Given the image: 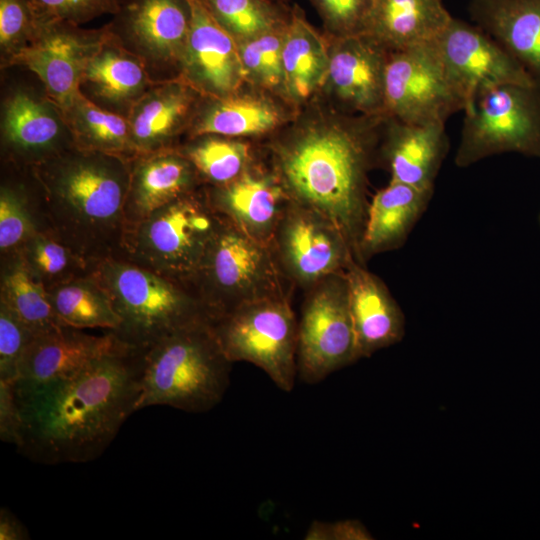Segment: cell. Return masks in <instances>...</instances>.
<instances>
[{"label":"cell","instance_id":"27","mask_svg":"<svg viewBox=\"0 0 540 540\" xmlns=\"http://www.w3.org/2000/svg\"><path fill=\"white\" fill-rule=\"evenodd\" d=\"M452 18L442 0H373L363 34L399 50L436 40Z\"/></svg>","mask_w":540,"mask_h":540},{"label":"cell","instance_id":"26","mask_svg":"<svg viewBox=\"0 0 540 540\" xmlns=\"http://www.w3.org/2000/svg\"><path fill=\"white\" fill-rule=\"evenodd\" d=\"M65 132L69 130L51 101H39L21 91L6 101L3 140L11 151L30 159L34 165L70 148L63 147Z\"/></svg>","mask_w":540,"mask_h":540},{"label":"cell","instance_id":"19","mask_svg":"<svg viewBox=\"0 0 540 540\" xmlns=\"http://www.w3.org/2000/svg\"><path fill=\"white\" fill-rule=\"evenodd\" d=\"M345 276L358 360L399 343L405 335V317L385 283L358 261L350 264Z\"/></svg>","mask_w":540,"mask_h":540},{"label":"cell","instance_id":"42","mask_svg":"<svg viewBox=\"0 0 540 540\" xmlns=\"http://www.w3.org/2000/svg\"><path fill=\"white\" fill-rule=\"evenodd\" d=\"M341 37L363 34L373 0H314Z\"/></svg>","mask_w":540,"mask_h":540},{"label":"cell","instance_id":"34","mask_svg":"<svg viewBox=\"0 0 540 540\" xmlns=\"http://www.w3.org/2000/svg\"><path fill=\"white\" fill-rule=\"evenodd\" d=\"M279 121L277 111L250 97H226L214 104L197 122L195 136L239 137L264 133Z\"/></svg>","mask_w":540,"mask_h":540},{"label":"cell","instance_id":"22","mask_svg":"<svg viewBox=\"0 0 540 540\" xmlns=\"http://www.w3.org/2000/svg\"><path fill=\"white\" fill-rule=\"evenodd\" d=\"M196 173L184 154L170 149L133 159L125 202L127 229L155 210L193 192Z\"/></svg>","mask_w":540,"mask_h":540},{"label":"cell","instance_id":"24","mask_svg":"<svg viewBox=\"0 0 540 540\" xmlns=\"http://www.w3.org/2000/svg\"><path fill=\"white\" fill-rule=\"evenodd\" d=\"M391 120L383 155L390 181L433 190L435 179L449 150L445 124L417 125Z\"/></svg>","mask_w":540,"mask_h":540},{"label":"cell","instance_id":"45","mask_svg":"<svg viewBox=\"0 0 540 540\" xmlns=\"http://www.w3.org/2000/svg\"><path fill=\"white\" fill-rule=\"evenodd\" d=\"M0 539L26 540L29 533L22 522L7 508L0 511Z\"/></svg>","mask_w":540,"mask_h":540},{"label":"cell","instance_id":"30","mask_svg":"<svg viewBox=\"0 0 540 540\" xmlns=\"http://www.w3.org/2000/svg\"><path fill=\"white\" fill-rule=\"evenodd\" d=\"M322 38L295 12L284 28L283 83L297 99L309 97L328 75L330 54Z\"/></svg>","mask_w":540,"mask_h":540},{"label":"cell","instance_id":"33","mask_svg":"<svg viewBox=\"0 0 540 540\" xmlns=\"http://www.w3.org/2000/svg\"><path fill=\"white\" fill-rule=\"evenodd\" d=\"M34 277L48 290L88 276L93 266L49 229L38 230L17 250Z\"/></svg>","mask_w":540,"mask_h":540},{"label":"cell","instance_id":"17","mask_svg":"<svg viewBox=\"0 0 540 540\" xmlns=\"http://www.w3.org/2000/svg\"><path fill=\"white\" fill-rule=\"evenodd\" d=\"M121 343L111 331L95 336L69 326L35 336L23 355L14 388L32 389L67 379Z\"/></svg>","mask_w":540,"mask_h":540},{"label":"cell","instance_id":"32","mask_svg":"<svg viewBox=\"0 0 540 540\" xmlns=\"http://www.w3.org/2000/svg\"><path fill=\"white\" fill-rule=\"evenodd\" d=\"M47 291L57 318L65 326L108 331H115L120 326V317L110 297L91 274Z\"/></svg>","mask_w":540,"mask_h":540},{"label":"cell","instance_id":"38","mask_svg":"<svg viewBox=\"0 0 540 540\" xmlns=\"http://www.w3.org/2000/svg\"><path fill=\"white\" fill-rule=\"evenodd\" d=\"M40 230L30 211L28 200L20 192L2 186L0 191L1 255L19 250Z\"/></svg>","mask_w":540,"mask_h":540},{"label":"cell","instance_id":"46","mask_svg":"<svg viewBox=\"0 0 540 540\" xmlns=\"http://www.w3.org/2000/svg\"><path fill=\"white\" fill-rule=\"evenodd\" d=\"M538 221H539V225H540V213H539Z\"/></svg>","mask_w":540,"mask_h":540},{"label":"cell","instance_id":"11","mask_svg":"<svg viewBox=\"0 0 540 540\" xmlns=\"http://www.w3.org/2000/svg\"><path fill=\"white\" fill-rule=\"evenodd\" d=\"M463 109L436 40L389 51L384 73L386 117L417 125L445 124Z\"/></svg>","mask_w":540,"mask_h":540},{"label":"cell","instance_id":"16","mask_svg":"<svg viewBox=\"0 0 540 540\" xmlns=\"http://www.w3.org/2000/svg\"><path fill=\"white\" fill-rule=\"evenodd\" d=\"M191 20L181 60L185 77L202 91L227 97L247 75L234 36L209 9L206 0H189Z\"/></svg>","mask_w":540,"mask_h":540},{"label":"cell","instance_id":"6","mask_svg":"<svg viewBox=\"0 0 540 540\" xmlns=\"http://www.w3.org/2000/svg\"><path fill=\"white\" fill-rule=\"evenodd\" d=\"M272 247L223 217L201 264L186 288L200 301L211 322L260 299L290 295Z\"/></svg>","mask_w":540,"mask_h":540},{"label":"cell","instance_id":"18","mask_svg":"<svg viewBox=\"0 0 540 540\" xmlns=\"http://www.w3.org/2000/svg\"><path fill=\"white\" fill-rule=\"evenodd\" d=\"M388 54L387 48L367 34L341 37L330 53L327 75L337 97L353 109L384 114Z\"/></svg>","mask_w":540,"mask_h":540},{"label":"cell","instance_id":"28","mask_svg":"<svg viewBox=\"0 0 540 540\" xmlns=\"http://www.w3.org/2000/svg\"><path fill=\"white\" fill-rule=\"evenodd\" d=\"M188 88L173 80L156 82L130 109L133 144L139 155L168 148L191 108Z\"/></svg>","mask_w":540,"mask_h":540},{"label":"cell","instance_id":"43","mask_svg":"<svg viewBox=\"0 0 540 540\" xmlns=\"http://www.w3.org/2000/svg\"><path fill=\"white\" fill-rule=\"evenodd\" d=\"M23 426L13 383L0 381V439L19 449L23 442Z\"/></svg>","mask_w":540,"mask_h":540},{"label":"cell","instance_id":"13","mask_svg":"<svg viewBox=\"0 0 540 540\" xmlns=\"http://www.w3.org/2000/svg\"><path fill=\"white\" fill-rule=\"evenodd\" d=\"M436 44L464 109L484 91L507 84L537 83L492 36L476 24L452 18Z\"/></svg>","mask_w":540,"mask_h":540},{"label":"cell","instance_id":"9","mask_svg":"<svg viewBox=\"0 0 540 540\" xmlns=\"http://www.w3.org/2000/svg\"><path fill=\"white\" fill-rule=\"evenodd\" d=\"M458 167L501 153L540 158V84H507L484 91L464 110Z\"/></svg>","mask_w":540,"mask_h":540},{"label":"cell","instance_id":"39","mask_svg":"<svg viewBox=\"0 0 540 540\" xmlns=\"http://www.w3.org/2000/svg\"><path fill=\"white\" fill-rule=\"evenodd\" d=\"M123 0H29L37 25L78 26L103 14H115Z\"/></svg>","mask_w":540,"mask_h":540},{"label":"cell","instance_id":"2","mask_svg":"<svg viewBox=\"0 0 540 540\" xmlns=\"http://www.w3.org/2000/svg\"><path fill=\"white\" fill-rule=\"evenodd\" d=\"M131 161L72 146L34 165L48 228L94 266L122 253Z\"/></svg>","mask_w":540,"mask_h":540},{"label":"cell","instance_id":"14","mask_svg":"<svg viewBox=\"0 0 540 540\" xmlns=\"http://www.w3.org/2000/svg\"><path fill=\"white\" fill-rule=\"evenodd\" d=\"M190 20L189 0H123L107 27L158 81V72L181 65Z\"/></svg>","mask_w":540,"mask_h":540},{"label":"cell","instance_id":"23","mask_svg":"<svg viewBox=\"0 0 540 540\" xmlns=\"http://www.w3.org/2000/svg\"><path fill=\"white\" fill-rule=\"evenodd\" d=\"M433 190H423L390 181L368 204L359 247V262L404 245L416 223L426 211Z\"/></svg>","mask_w":540,"mask_h":540},{"label":"cell","instance_id":"44","mask_svg":"<svg viewBox=\"0 0 540 540\" xmlns=\"http://www.w3.org/2000/svg\"><path fill=\"white\" fill-rule=\"evenodd\" d=\"M305 540H372L368 529L359 520L337 522L313 521L304 536Z\"/></svg>","mask_w":540,"mask_h":540},{"label":"cell","instance_id":"35","mask_svg":"<svg viewBox=\"0 0 540 540\" xmlns=\"http://www.w3.org/2000/svg\"><path fill=\"white\" fill-rule=\"evenodd\" d=\"M184 155L197 173L216 186L226 185L249 168V146L220 137H207L189 147Z\"/></svg>","mask_w":540,"mask_h":540},{"label":"cell","instance_id":"12","mask_svg":"<svg viewBox=\"0 0 540 540\" xmlns=\"http://www.w3.org/2000/svg\"><path fill=\"white\" fill-rule=\"evenodd\" d=\"M271 247L285 278L305 290L328 276L344 273L357 261L348 240L333 222L291 199Z\"/></svg>","mask_w":540,"mask_h":540},{"label":"cell","instance_id":"29","mask_svg":"<svg viewBox=\"0 0 540 540\" xmlns=\"http://www.w3.org/2000/svg\"><path fill=\"white\" fill-rule=\"evenodd\" d=\"M59 111L73 146L130 161L139 155L126 116L100 107L81 92Z\"/></svg>","mask_w":540,"mask_h":540},{"label":"cell","instance_id":"40","mask_svg":"<svg viewBox=\"0 0 540 540\" xmlns=\"http://www.w3.org/2000/svg\"><path fill=\"white\" fill-rule=\"evenodd\" d=\"M37 29L29 0H0V46L6 62L34 39Z\"/></svg>","mask_w":540,"mask_h":540},{"label":"cell","instance_id":"31","mask_svg":"<svg viewBox=\"0 0 540 540\" xmlns=\"http://www.w3.org/2000/svg\"><path fill=\"white\" fill-rule=\"evenodd\" d=\"M2 257L0 302L34 336L65 326L53 310L47 289L34 277L20 252L15 251Z\"/></svg>","mask_w":540,"mask_h":540},{"label":"cell","instance_id":"36","mask_svg":"<svg viewBox=\"0 0 540 540\" xmlns=\"http://www.w3.org/2000/svg\"><path fill=\"white\" fill-rule=\"evenodd\" d=\"M220 24L233 36L248 39L280 26L267 0H206Z\"/></svg>","mask_w":540,"mask_h":540},{"label":"cell","instance_id":"5","mask_svg":"<svg viewBox=\"0 0 540 540\" xmlns=\"http://www.w3.org/2000/svg\"><path fill=\"white\" fill-rule=\"evenodd\" d=\"M91 275L120 317V326L111 332L131 347L146 350L185 325L211 320L185 286L125 258L102 260Z\"/></svg>","mask_w":540,"mask_h":540},{"label":"cell","instance_id":"4","mask_svg":"<svg viewBox=\"0 0 540 540\" xmlns=\"http://www.w3.org/2000/svg\"><path fill=\"white\" fill-rule=\"evenodd\" d=\"M231 366L211 320L185 325L144 351L136 411L155 405L209 411L226 393Z\"/></svg>","mask_w":540,"mask_h":540},{"label":"cell","instance_id":"7","mask_svg":"<svg viewBox=\"0 0 540 540\" xmlns=\"http://www.w3.org/2000/svg\"><path fill=\"white\" fill-rule=\"evenodd\" d=\"M222 221L208 196L190 192L129 227L119 257L186 287Z\"/></svg>","mask_w":540,"mask_h":540},{"label":"cell","instance_id":"3","mask_svg":"<svg viewBox=\"0 0 540 540\" xmlns=\"http://www.w3.org/2000/svg\"><path fill=\"white\" fill-rule=\"evenodd\" d=\"M365 124L311 130L279 155V179L290 199L333 222L358 262L368 209L366 175L374 142L372 128Z\"/></svg>","mask_w":540,"mask_h":540},{"label":"cell","instance_id":"37","mask_svg":"<svg viewBox=\"0 0 540 540\" xmlns=\"http://www.w3.org/2000/svg\"><path fill=\"white\" fill-rule=\"evenodd\" d=\"M284 28L279 26L245 39L239 47L247 75H252L261 84L268 87H275L283 82Z\"/></svg>","mask_w":540,"mask_h":540},{"label":"cell","instance_id":"25","mask_svg":"<svg viewBox=\"0 0 540 540\" xmlns=\"http://www.w3.org/2000/svg\"><path fill=\"white\" fill-rule=\"evenodd\" d=\"M469 14L540 84V0H470Z\"/></svg>","mask_w":540,"mask_h":540},{"label":"cell","instance_id":"41","mask_svg":"<svg viewBox=\"0 0 540 540\" xmlns=\"http://www.w3.org/2000/svg\"><path fill=\"white\" fill-rule=\"evenodd\" d=\"M34 334L0 302V381L14 383Z\"/></svg>","mask_w":540,"mask_h":540},{"label":"cell","instance_id":"15","mask_svg":"<svg viewBox=\"0 0 540 540\" xmlns=\"http://www.w3.org/2000/svg\"><path fill=\"white\" fill-rule=\"evenodd\" d=\"M34 39L14 54L8 65L24 66L42 81L49 100L61 109L80 91L85 68L107 28L83 30L68 23L37 25Z\"/></svg>","mask_w":540,"mask_h":540},{"label":"cell","instance_id":"1","mask_svg":"<svg viewBox=\"0 0 540 540\" xmlns=\"http://www.w3.org/2000/svg\"><path fill=\"white\" fill-rule=\"evenodd\" d=\"M144 351L122 342L67 379L14 388L24 424L19 452L47 465L100 457L136 411Z\"/></svg>","mask_w":540,"mask_h":540},{"label":"cell","instance_id":"20","mask_svg":"<svg viewBox=\"0 0 540 540\" xmlns=\"http://www.w3.org/2000/svg\"><path fill=\"white\" fill-rule=\"evenodd\" d=\"M90 58L80 91L100 107L127 117L133 105L158 81L144 61L109 31Z\"/></svg>","mask_w":540,"mask_h":540},{"label":"cell","instance_id":"8","mask_svg":"<svg viewBox=\"0 0 540 540\" xmlns=\"http://www.w3.org/2000/svg\"><path fill=\"white\" fill-rule=\"evenodd\" d=\"M211 324L232 363H252L281 390L290 392L294 388L298 376V319L290 295L243 304Z\"/></svg>","mask_w":540,"mask_h":540},{"label":"cell","instance_id":"10","mask_svg":"<svg viewBox=\"0 0 540 540\" xmlns=\"http://www.w3.org/2000/svg\"><path fill=\"white\" fill-rule=\"evenodd\" d=\"M306 291L298 319L297 371L300 380L316 384L358 357L345 272Z\"/></svg>","mask_w":540,"mask_h":540},{"label":"cell","instance_id":"21","mask_svg":"<svg viewBox=\"0 0 540 540\" xmlns=\"http://www.w3.org/2000/svg\"><path fill=\"white\" fill-rule=\"evenodd\" d=\"M208 195L212 206L252 238L271 246L290 197L281 180L246 169L232 182Z\"/></svg>","mask_w":540,"mask_h":540}]
</instances>
